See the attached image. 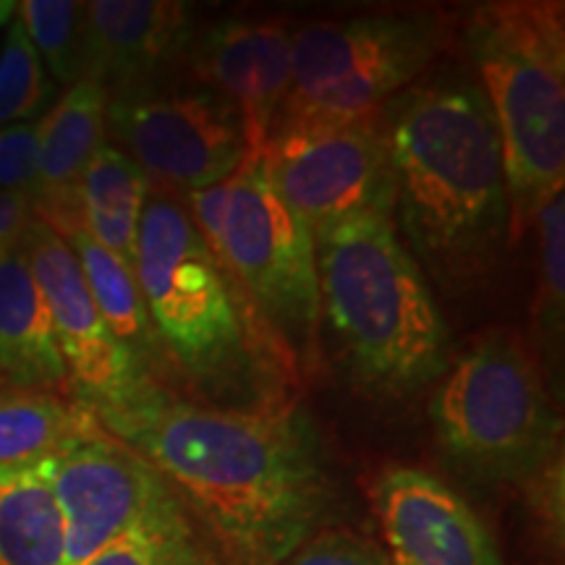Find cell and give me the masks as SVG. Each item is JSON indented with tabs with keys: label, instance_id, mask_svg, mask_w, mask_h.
I'll use <instances>...</instances> for the list:
<instances>
[{
	"label": "cell",
	"instance_id": "obj_24",
	"mask_svg": "<svg viewBox=\"0 0 565 565\" xmlns=\"http://www.w3.org/2000/svg\"><path fill=\"white\" fill-rule=\"evenodd\" d=\"M19 21L34 51L61 84L87 76V21L84 3L71 0H24L17 6Z\"/></svg>",
	"mask_w": 565,
	"mask_h": 565
},
{
	"label": "cell",
	"instance_id": "obj_27",
	"mask_svg": "<svg viewBox=\"0 0 565 565\" xmlns=\"http://www.w3.org/2000/svg\"><path fill=\"white\" fill-rule=\"evenodd\" d=\"M40 179V121L0 129V192L34 196Z\"/></svg>",
	"mask_w": 565,
	"mask_h": 565
},
{
	"label": "cell",
	"instance_id": "obj_25",
	"mask_svg": "<svg viewBox=\"0 0 565 565\" xmlns=\"http://www.w3.org/2000/svg\"><path fill=\"white\" fill-rule=\"evenodd\" d=\"M47 97H51V84L45 79L42 58L17 19L9 26L0 53V129L38 116Z\"/></svg>",
	"mask_w": 565,
	"mask_h": 565
},
{
	"label": "cell",
	"instance_id": "obj_20",
	"mask_svg": "<svg viewBox=\"0 0 565 565\" xmlns=\"http://www.w3.org/2000/svg\"><path fill=\"white\" fill-rule=\"evenodd\" d=\"M66 244L79 259L84 282H87L92 301H95L108 330L134 353L141 370L152 374V364L158 362L160 349L150 315H147L145 296L139 291L137 275L116 254L97 244L84 228L71 233Z\"/></svg>",
	"mask_w": 565,
	"mask_h": 565
},
{
	"label": "cell",
	"instance_id": "obj_1",
	"mask_svg": "<svg viewBox=\"0 0 565 565\" xmlns=\"http://www.w3.org/2000/svg\"><path fill=\"white\" fill-rule=\"evenodd\" d=\"M95 416L179 498L217 565H280L320 526L330 479L320 437L294 401L236 412L147 377Z\"/></svg>",
	"mask_w": 565,
	"mask_h": 565
},
{
	"label": "cell",
	"instance_id": "obj_9",
	"mask_svg": "<svg viewBox=\"0 0 565 565\" xmlns=\"http://www.w3.org/2000/svg\"><path fill=\"white\" fill-rule=\"evenodd\" d=\"M259 168L312 238L356 215L393 217L383 113L345 124H275L259 152Z\"/></svg>",
	"mask_w": 565,
	"mask_h": 565
},
{
	"label": "cell",
	"instance_id": "obj_22",
	"mask_svg": "<svg viewBox=\"0 0 565 565\" xmlns=\"http://www.w3.org/2000/svg\"><path fill=\"white\" fill-rule=\"evenodd\" d=\"M540 231V288H536L534 320L540 335L542 362L550 380L561 377L563 324H565V200L563 186L553 189L534 212Z\"/></svg>",
	"mask_w": 565,
	"mask_h": 565
},
{
	"label": "cell",
	"instance_id": "obj_15",
	"mask_svg": "<svg viewBox=\"0 0 565 565\" xmlns=\"http://www.w3.org/2000/svg\"><path fill=\"white\" fill-rule=\"evenodd\" d=\"M87 76L110 95L150 89L189 53L192 11L173 0H95L84 3Z\"/></svg>",
	"mask_w": 565,
	"mask_h": 565
},
{
	"label": "cell",
	"instance_id": "obj_5",
	"mask_svg": "<svg viewBox=\"0 0 565 565\" xmlns=\"http://www.w3.org/2000/svg\"><path fill=\"white\" fill-rule=\"evenodd\" d=\"M466 45L498 124L508 192V242L565 183V6L494 0L471 11Z\"/></svg>",
	"mask_w": 565,
	"mask_h": 565
},
{
	"label": "cell",
	"instance_id": "obj_19",
	"mask_svg": "<svg viewBox=\"0 0 565 565\" xmlns=\"http://www.w3.org/2000/svg\"><path fill=\"white\" fill-rule=\"evenodd\" d=\"M0 565H66L61 511L40 461L0 469Z\"/></svg>",
	"mask_w": 565,
	"mask_h": 565
},
{
	"label": "cell",
	"instance_id": "obj_17",
	"mask_svg": "<svg viewBox=\"0 0 565 565\" xmlns=\"http://www.w3.org/2000/svg\"><path fill=\"white\" fill-rule=\"evenodd\" d=\"M66 383L51 309L19 246L0 259V395L55 393Z\"/></svg>",
	"mask_w": 565,
	"mask_h": 565
},
{
	"label": "cell",
	"instance_id": "obj_4",
	"mask_svg": "<svg viewBox=\"0 0 565 565\" xmlns=\"http://www.w3.org/2000/svg\"><path fill=\"white\" fill-rule=\"evenodd\" d=\"M320 324L359 391L401 401L448 370V328L391 215H356L317 233Z\"/></svg>",
	"mask_w": 565,
	"mask_h": 565
},
{
	"label": "cell",
	"instance_id": "obj_3",
	"mask_svg": "<svg viewBox=\"0 0 565 565\" xmlns=\"http://www.w3.org/2000/svg\"><path fill=\"white\" fill-rule=\"evenodd\" d=\"M137 282L158 349L207 406L257 412L288 404L299 370L280 349L189 212L152 196L141 215Z\"/></svg>",
	"mask_w": 565,
	"mask_h": 565
},
{
	"label": "cell",
	"instance_id": "obj_18",
	"mask_svg": "<svg viewBox=\"0 0 565 565\" xmlns=\"http://www.w3.org/2000/svg\"><path fill=\"white\" fill-rule=\"evenodd\" d=\"M79 200L84 231L137 275L141 215L150 200V186L137 162L105 141L82 175Z\"/></svg>",
	"mask_w": 565,
	"mask_h": 565
},
{
	"label": "cell",
	"instance_id": "obj_23",
	"mask_svg": "<svg viewBox=\"0 0 565 565\" xmlns=\"http://www.w3.org/2000/svg\"><path fill=\"white\" fill-rule=\"evenodd\" d=\"M84 565H217V561L175 498Z\"/></svg>",
	"mask_w": 565,
	"mask_h": 565
},
{
	"label": "cell",
	"instance_id": "obj_29",
	"mask_svg": "<svg viewBox=\"0 0 565 565\" xmlns=\"http://www.w3.org/2000/svg\"><path fill=\"white\" fill-rule=\"evenodd\" d=\"M13 9H17V3H0V24H3L6 19H11Z\"/></svg>",
	"mask_w": 565,
	"mask_h": 565
},
{
	"label": "cell",
	"instance_id": "obj_26",
	"mask_svg": "<svg viewBox=\"0 0 565 565\" xmlns=\"http://www.w3.org/2000/svg\"><path fill=\"white\" fill-rule=\"evenodd\" d=\"M280 565H387L385 550L351 529H320Z\"/></svg>",
	"mask_w": 565,
	"mask_h": 565
},
{
	"label": "cell",
	"instance_id": "obj_13",
	"mask_svg": "<svg viewBox=\"0 0 565 565\" xmlns=\"http://www.w3.org/2000/svg\"><path fill=\"white\" fill-rule=\"evenodd\" d=\"M387 565H503L490 529L443 479L393 466L372 487Z\"/></svg>",
	"mask_w": 565,
	"mask_h": 565
},
{
	"label": "cell",
	"instance_id": "obj_2",
	"mask_svg": "<svg viewBox=\"0 0 565 565\" xmlns=\"http://www.w3.org/2000/svg\"><path fill=\"white\" fill-rule=\"evenodd\" d=\"M393 212L412 257L443 288L490 273L508 242L498 124L479 84L437 79L385 105ZM419 265V267H422Z\"/></svg>",
	"mask_w": 565,
	"mask_h": 565
},
{
	"label": "cell",
	"instance_id": "obj_8",
	"mask_svg": "<svg viewBox=\"0 0 565 565\" xmlns=\"http://www.w3.org/2000/svg\"><path fill=\"white\" fill-rule=\"evenodd\" d=\"M210 252L278 341L296 370L320 351V288L315 242L267 183L259 160L228 179V207Z\"/></svg>",
	"mask_w": 565,
	"mask_h": 565
},
{
	"label": "cell",
	"instance_id": "obj_14",
	"mask_svg": "<svg viewBox=\"0 0 565 565\" xmlns=\"http://www.w3.org/2000/svg\"><path fill=\"white\" fill-rule=\"evenodd\" d=\"M189 66L242 113L249 162L259 160L291 87L294 30L280 19H228L194 32Z\"/></svg>",
	"mask_w": 565,
	"mask_h": 565
},
{
	"label": "cell",
	"instance_id": "obj_28",
	"mask_svg": "<svg viewBox=\"0 0 565 565\" xmlns=\"http://www.w3.org/2000/svg\"><path fill=\"white\" fill-rule=\"evenodd\" d=\"M32 221V196L17 192H0V259H6L9 254L19 249Z\"/></svg>",
	"mask_w": 565,
	"mask_h": 565
},
{
	"label": "cell",
	"instance_id": "obj_6",
	"mask_svg": "<svg viewBox=\"0 0 565 565\" xmlns=\"http://www.w3.org/2000/svg\"><path fill=\"white\" fill-rule=\"evenodd\" d=\"M445 454L487 479H534L561 458V419L515 335L487 333L445 370L429 404Z\"/></svg>",
	"mask_w": 565,
	"mask_h": 565
},
{
	"label": "cell",
	"instance_id": "obj_12",
	"mask_svg": "<svg viewBox=\"0 0 565 565\" xmlns=\"http://www.w3.org/2000/svg\"><path fill=\"white\" fill-rule=\"evenodd\" d=\"M21 252L51 309L55 341L68 380L92 414L116 406L137 391L141 380L152 377L108 330L84 282L79 259L58 233L34 217L21 242Z\"/></svg>",
	"mask_w": 565,
	"mask_h": 565
},
{
	"label": "cell",
	"instance_id": "obj_7",
	"mask_svg": "<svg viewBox=\"0 0 565 565\" xmlns=\"http://www.w3.org/2000/svg\"><path fill=\"white\" fill-rule=\"evenodd\" d=\"M435 11H383L294 32V74L275 124L377 116L443 51ZM273 124V126H275Z\"/></svg>",
	"mask_w": 565,
	"mask_h": 565
},
{
	"label": "cell",
	"instance_id": "obj_11",
	"mask_svg": "<svg viewBox=\"0 0 565 565\" xmlns=\"http://www.w3.org/2000/svg\"><path fill=\"white\" fill-rule=\"evenodd\" d=\"M63 521L66 565H84L175 500L129 445L97 427L40 461Z\"/></svg>",
	"mask_w": 565,
	"mask_h": 565
},
{
	"label": "cell",
	"instance_id": "obj_21",
	"mask_svg": "<svg viewBox=\"0 0 565 565\" xmlns=\"http://www.w3.org/2000/svg\"><path fill=\"white\" fill-rule=\"evenodd\" d=\"M97 427L87 406L58 393L0 395V469L38 463Z\"/></svg>",
	"mask_w": 565,
	"mask_h": 565
},
{
	"label": "cell",
	"instance_id": "obj_16",
	"mask_svg": "<svg viewBox=\"0 0 565 565\" xmlns=\"http://www.w3.org/2000/svg\"><path fill=\"white\" fill-rule=\"evenodd\" d=\"M105 110L108 89L84 76L40 118V179L32 207L63 242L84 228L79 181L105 145Z\"/></svg>",
	"mask_w": 565,
	"mask_h": 565
},
{
	"label": "cell",
	"instance_id": "obj_10",
	"mask_svg": "<svg viewBox=\"0 0 565 565\" xmlns=\"http://www.w3.org/2000/svg\"><path fill=\"white\" fill-rule=\"evenodd\" d=\"M105 134L145 173L152 196H189L249 162L244 118L215 92L110 95Z\"/></svg>",
	"mask_w": 565,
	"mask_h": 565
}]
</instances>
